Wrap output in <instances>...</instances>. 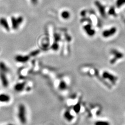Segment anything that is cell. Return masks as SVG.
Wrapping results in <instances>:
<instances>
[{"instance_id": "277c9868", "label": "cell", "mask_w": 125, "mask_h": 125, "mask_svg": "<svg viewBox=\"0 0 125 125\" xmlns=\"http://www.w3.org/2000/svg\"><path fill=\"white\" fill-rule=\"evenodd\" d=\"M0 79L3 87H7L8 86V81L5 75V73L2 71L0 72Z\"/></svg>"}, {"instance_id": "52a82bcc", "label": "cell", "mask_w": 125, "mask_h": 125, "mask_svg": "<svg viewBox=\"0 0 125 125\" xmlns=\"http://www.w3.org/2000/svg\"><path fill=\"white\" fill-rule=\"evenodd\" d=\"M25 83H18L14 86V90L17 92H21L25 88Z\"/></svg>"}, {"instance_id": "4fadbf2b", "label": "cell", "mask_w": 125, "mask_h": 125, "mask_svg": "<svg viewBox=\"0 0 125 125\" xmlns=\"http://www.w3.org/2000/svg\"><path fill=\"white\" fill-rule=\"evenodd\" d=\"M8 125H14L13 124H9Z\"/></svg>"}, {"instance_id": "6da1fadb", "label": "cell", "mask_w": 125, "mask_h": 125, "mask_svg": "<svg viewBox=\"0 0 125 125\" xmlns=\"http://www.w3.org/2000/svg\"><path fill=\"white\" fill-rule=\"evenodd\" d=\"M18 117L22 124H25L26 123L27 120L26 109L25 105L22 104H20L18 107Z\"/></svg>"}, {"instance_id": "ba28073f", "label": "cell", "mask_w": 125, "mask_h": 125, "mask_svg": "<svg viewBox=\"0 0 125 125\" xmlns=\"http://www.w3.org/2000/svg\"><path fill=\"white\" fill-rule=\"evenodd\" d=\"M10 100V96L5 94L0 95V102H8Z\"/></svg>"}, {"instance_id": "5b68a950", "label": "cell", "mask_w": 125, "mask_h": 125, "mask_svg": "<svg viewBox=\"0 0 125 125\" xmlns=\"http://www.w3.org/2000/svg\"><path fill=\"white\" fill-rule=\"evenodd\" d=\"M29 59V57L27 56H22V55H17L15 57V60L17 62H27Z\"/></svg>"}, {"instance_id": "8992f818", "label": "cell", "mask_w": 125, "mask_h": 125, "mask_svg": "<svg viewBox=\"0 0 125 125\" xmlns=\"http://www.w3.org/2000/svg\"><path fill=\"white\" fill-rule=\"evenodd\" d=\"M0 25L7 31H9L10 29V27L8 25V22L4 18H1L0 19Z\"/></svg>"}, {"instance_id": "9c48e42d", "label": "cell", "mask_w": 125, "mask_h": 125, "mask_svg": "<svg viewBox=\"0 0 125 125\" xmlns=\"http://www.w3.org/2000/svg\"><path fill=\"white\" fill-rule=\"evenodd\" d=\"M0 71L3 72L4 73H7L9 71V70L6 64L3 62H0Z\"/></svg>"}, {"instance_id": "30bf717a", "label": "cell", "mask_w": 125, "mask_h": 125, "mask_svg": "<svg viewBox=\"0 0 125 125\" xmlns=\"http://www.w3.org/2000/svg\"><path fill=\"white\" fill-rule=\"evenodd\" d=\"M64 116L66 120H68V121H71V120L73 118V116L71 115V114L70 112H69L68 111H66L64 113Z\"/></svg>"}, {"instance_id": "3957f363", "label": "cell", "mask_w": 125, "mask_h": 125, "mask_svg": "<svg viewBox=\"0 0 125 125\" xmlns=\"http://www.w3.org/2000/svg\"><path fill=\"white\" fill-rule=\"evenodd\" d=\"M103 76L105 78L108 79V80L111 82L113 84L115 83L117 80V78L115 76L110 74L108 72H104L103 74Z\"/></svg>"}, {"instance_id": "7c38bea8", "label": "cell", "mask_w": 125, "mask_h": 125, "mask_svg": "<svg viewBox=\"0 0 125 125\" xmlns=\"http://www.w3.org/2000/svg\"><path fill=\"white\" fill-rule=\"evenodd\" d=\"M67 87V86H66V83L64 82H62L60 83V85H59V88L61 89H65Z\"/></svg>"}, {"instance_id": "8fae6325", "label": "cell", "mask_w": 125, "mask_h": 125, "mask_svg": "<svg viewBox=\"0 0 125 125\" xmlns=\"http://www.w3.org/2000/svg\"><path fill=\"white\" fill-rule=\"evenodd\" d=\"M95 125H110L108 121H98L96 122Z\"/></svg>"}, {"instance_id": "7a4b0ae2", "label": "cell", "mask_w": 125, "mask_h": 125, "mask_svg": "<svg viewBox=\"0 0 125 125\" xmlns=\"http://www.w3.org/2000/svg\"><path fill=\"white\" fill-rule=\"evenodd\" d=\"M23 21V18L21 16L17 18L12 17L11 18L12 26L14 30L17 29Z\"/></svg>"}]
</instances>
